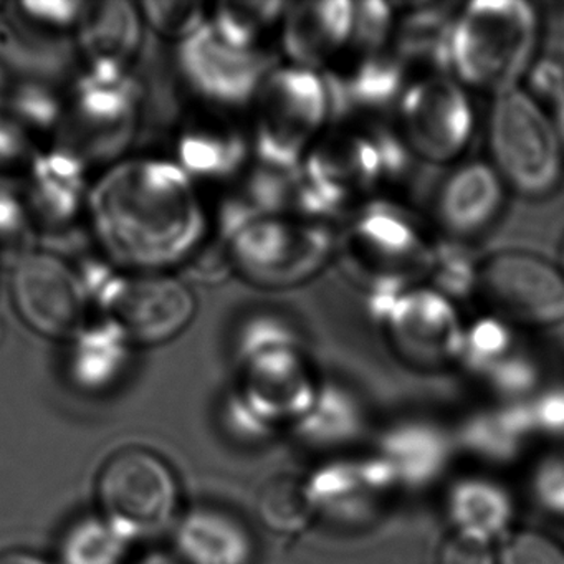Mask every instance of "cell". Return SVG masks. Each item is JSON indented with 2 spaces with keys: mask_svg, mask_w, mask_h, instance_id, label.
I'll use <instances>...</instances> for the list:
<instances>
[{
  "mask_svg": "<svg viewBox=\"0 0 564 564\" xmlns=\"http://www.w3.org/2000/svg\"><path fill=\"white\" fill-rule=\"evenodd\" d=\"M88 232L118 269L174 272L213 236V220L173 158L127 156L95 174Z\"/></svg>",
  "mask_w": 564,
  "mask_h": 564,
  "instance_id": "6da1fadb",
  "label": "cell"
},
{
  "mask_svg": "<svg viewBox=\"0 0 564 564\" xmlns=\"http://www.w3.org/2000/svg\"><path fill=\"white\" fill-rule=\"evenodd\" d=\"M540 18L523 0H475L455 12L448 70L465 90L501 97L533 67Z\"/></svg>",
  "mask_w": 564,
  "mask_h": 564,
  "instance_id": "7a4b0ae2",
  "label": "cell"
},
{
  "mask_svg": "<svg viewBox=\"0 0 564 564\" xmlns=\"http://www.w3.org/2000/svg\"><path fill=\"white\" fill-rule=\"evenodd\" d=\"M141 115L143 94L131 72L80 67L64 87L52 147L77 158L91 174L101 173L130 156Z\"/></svg>",
  "mask_w": 564,
  "mask_h": 564,
  "instance_id": "3957f363",
  "label": "cell"
},
{
  "mask_svg": "<svg viewBox=\"0 0 564 564\" xmlns=\"http://www.w3.org/2000/svg\"><path fill=\"white\" fill-rule=\"evenodd\" d=\"M219 239L234 275L267 290L305 285L338 252V236L328 223L292 216L253 217Z\"/></svg>",
  "mask_w": 564,
  "mask_h": 564,
  "instance_id": "277c9868",
  "label": "cell"
},
{
  "mask_svg": "<svg viewBox=\"0 0 564 564\" xmlns=\"http://www.w3.org/2000/svg\"><path fill=\"white\" fill-rule=\"evenodd\" d=\"M250 111L252 160L279 170L302 166L333 120L323 74L293 65L270 72Z\"/></svg>",
  "mask_w": 564,
  "mask_h": 564,
  "instance_id": "5b68a950",
  "label": "cell"
},
{
  "mask_svg": "<svg viewBox=\"0 0 564 564\" xmlns=\"http://www.w3.org/2000/svg\"><path fill=\"white\" fill-rule=\"evenodd\" d=\"M435 240L409 210L391 200L362 204L338 236L346 269L371 290L422 285L434 262Z\"/></svg>",
  "mask_w": 564,
  "mask_h": 564,
  "instance_id": "8992f818",
  "label": "cell"
},
{
  "mask_svg": "<svg viewBox=\"0 0 564 564\" xmlns=\"http://www.w3.org/2000/svg\"><path fill=\"white\" fill-rule=\"evenodd\" d=\"M488 150L505 186L527 199L551 196L563 180L564 150L556 128L524 88L494 98Z\"/></svg>",
  "mask_w": 564,
  "mask_h": 564,
  "instance_id": "52a82bcc",
  "label": "cell"
},
{
  "mask_svg": "<svg viewBox=\"0 0 564 564\" xmlns=\"http://www.w3.org/2000/svg\"><path fill=\"white\" fill-rule=\"evenodd\" d=\"M104 517L128 543L163 533L180 510V485L167 462L131 447L108 458L97 480Z\"/></svg>",
  "mask_w": 564,
  "mask_h": 564,
  "instance_id": "ba28073f",
  "label": "cell"
},
{
  "mask_svg": "<svg viewBox=\"0 0 564 564\" xmlns=\"http://www.w3.org/2000/svg\"><path fill=\"white\" fill-rule=\"evenodd\" d=\"M94 312L131 345L161 346L186 332L197 302L189 282L174 272L118 269L95 300Z\"/></svg>",
  "mask_w": 564,
  "mask_h": 564,
  "instance_id": "9c48e42d",
  "label": "cell"
},
{
  "mask_svg": "<svg viewBox=\"0 0 564 564\" xmlns=\"http://www.w3.org/2000/svg\"><path fill=\"white\" fill-rule=\"evenodd\" d=\"M94 174L61 148L39 151L18 191L39 247L72 256L88 232V203Z\"/></svg>",
  "mask_w": 564,
  "mask_h": 564,
  "instance_id": "30bf717a",
  "label": "cell"
},
{
  "mask_svg": "<svg viewBox=\"0 0 564 564\" xmlns=\"http://www.w3.org/2000/svg\"><path fill=\"white\" fill-rule=\"evenodd\" d=\"M366 310L399 355L424 366L460 356L465 325L457 306L429 285L371 290Z\"/></svg>",
  "mask_w": 564,
  "mask_h": 564,
  "instance_id": "8fae6325",
  "label": "cell"
},
{
  "mask_svg": "<svg viewBox=\"0 0 564 564\" xmlns=\"http://www.w3.org/2000/svg\"><path fill=\"white\" fill-rule=\"evenodd\" d=\"M176 65L184 85L204 108L230 111L252 107L276 62L267 51L237 47L206 24L176 45Z\"/></svg>",
  "mask_w": 564,
  "mask_h": 564,
  "instance_id": "7c38bea8",
  "label": "cell"
},
{
  "mask_svg": "<svg viewBox=\"0 0 564 564\" xmlns=\"http://www.w3.org/2000/svg\"><path fill=\"white\" fill-rule=\"evenodd\" d=\"M11 300L22 323L45 338L68 341L95 315L74 262L45 247L12 267Z\"/></svg>",
  "mask_w": 564,
  "mask_h": 564,
  "instance_id": "4fadbf2b",
  "label": "cell"
},
{
  "mask_svg": "<svg viewBox=\"0 0 564 564\" xmlns=\"http://www.w3.org/2000/svg\"><path fill=\"white\" fill-rule=\"evenodd\" d=\"M398 133L425 163H455L475 134V110L468 90L451 75L415 78L399 100Z\"/></svg>",
  "mask_w": 564,
  "mask_h": 564,
  "instance_id": "5bb4252c",
  "label": "cell"
},
{
  "mask_svg": "<svg viewBox=\"0 0 564 564\" xmlns=\"http://www.w3.org/2000/svg\"><path fill=\"white\" fill-rule=\"evenodd\" d=\"M475 295L511 326L564 322L563 270L527 250H500L480 260Z\"/></svg>",
  "mask_w": 564,
  "mask_h": 564,
  "instance_id": "9a60e30c",
  "label": "cell"
},
{
  "mask_svg": "<svg viewBox=\"0 0 564 564\" xmlns=\"http://www.w3.org/2000/svg\"><path fill=\"white\" fill-rule=\"evenodd\" d=\"M226 115L203 108L183 121L174 138L173 160L199 187L234 183L252 163L249 137Z\"/></svg>",
  "mask_w": 564,
  "mask_h": 564,
  "instance_id": "2e32d148",
  "label": "cell"
},
{
  "mask_svg": "<svg viewBox=\"0 0 564 564\" xmlns=\"http://www.w3.org/2000/svg\"><path fill=\"white\" fill-rule=\"evenodd\" d=\"M355 2L326 0L290 4L280 25V45L289 65L306 70H332L351 44Z\"/></svg>",
  "mask_w": 564,
  "mask_h": 564,
  "instance_id": "e0dca14e",
  "label": "cell"
},
{
  "mask_svg": "<svg viewBox=\"0 0 564 564\" xmlns=\"http://www.w3.org/2000/svg\"><path fill=\"white\" fill-rule=\"evenodd\" d=\"M507 191L490 163L468 161L442 181L434 199L435 220L447 239L464 243L497 223Z\"/></svg>",
  "mask_w": 564,
  "mask_h": 564,
  "instance_id": "ac0fdd59",
  "label": "cell"
},
{
  "mask_svg": "<svg viewBox=\"0 0 564 564\" xmlns=\"http://www.w3.org/2000/svg\"><path fill=\"white\" fill-rule=\"evenodd\" d=\"M140 4L84 2L74 31V52L80 67L130 72L144 41Z\"/></svg>",
  "mask_w": 564,
  "mask_h": 564,
  "instance_id": "d6986e66",
  "label": "cell"
},
{
  "mask_svg": "<svg viewBox=\"0 0 564 564\" xmlns=\"http://www.w3.org/2000/svg\"><path fill=\"white\" fill-rule=\"evenodd\" d=\"M323 77L332 98L333 120H349L355 115L398 108L402 94L411 84L391 51L341 62Z\"/></svg>",
  "mask_w": 564,
  "mask_h": 564,
  "instance_id": "ffe728a7",
  "label": "cell"
},
{
  "mask_svg": "<svg viewBox=\"0 0 564 564\" xmlns=\"http://www.w3.org/2000/svg\"><path fill=\"white\" fill-rule=\"evenodd\" d=\"M130 339L108 319L94 315L67 341L65 368L78 391L100 394L115 388L130 366Z\"/></svg>",
  "mask_w": 564,
  "mask_h": 564,
  "instance_id": "44dd1931",
  "label": "cell"
},
{
  "mask_svg": "<svg viewBox=\"0 0 564 564\" xmlns=\"http://www.w3.org/2000/svg\"><path fill=\"white\" fill-rule=\"evenodd\" d=\"M174 550L181 564H250L253 541L232 514L197 507L177 523Z\"/></svg>",
  "mask_w": 564,
  "mask_h": 564,
  "instance_id": "7402d4cb",
  "label": "cell"
},
{
  "mask_svg": "<svg viewBox=\"0 0 564 564\" xmlns=\"http://www.w3.org/2000/svg\"><path fill=\"white\" fill-rule=\"evenodd\" d=\"M448 511L458 534L490 543L510 523L511 501L494 481L468 478L455 485Z\"/></svg>",
  "mask_w": 564,
  "mask_h": 564,
  "instance_id": "603a6c76",
  "label": "cell"
},
{
  "mask_svg": "<svg viewBox=\"0 0 564 564\" xmlns=\"http://www.w3.org/2000/svg\"><path fill=\"white\" fill-rule=\"evenodd\" d=\"M290 4L285 2H224L209 6V24L230 44L265 51L263 39L279 29Z\"/></svg>",
  "mask_w": 564,
  "mask_h": 564,
  "instance_id": "cb8c5ba5",
  "label": "cell"
},
{
  "mask_svg": "<svg viewBox=\"0 0 564 564\" xmlns=\"http://www.w3.org/2000/svg\"><path fill=\"white\" fill-rule=\"evenodd\" d=\"M128 543L104 517L75 521L61 543L62 564H123Z\"/></svg>",
  "mask_w": 564,
  "mask_h": 564,
  "instance_id": "d4e9b609",
  "label": "cell"
},
{
  "mask_svg": "<svg viewBox=\"0 0 564 564\" xmlns=\"http://www.w3.org/2000/svg\"><path fill=\"white\" fill-rule=\"evenodd\" d=\"M478 267L464 243L457 240H435L434 262L429 273V286L455 303L477 293Z\"/></svg>",
  "mask_w": 564,
  "mask_h": 564,
  "instance_id": "484cf974",
  "label": "cell"
},
{
  "mask_svg": "<svg viewBox=\"0 0 564 564\" xmlns=\"http://www.w3.org/2000/svg\"><path fill=\"white\" fill-rule=\"evenodd\" d=\"M517 335L513 326L497 316H481L465 326L460 359L471 371L484 375L491 366L514 351Z\"/></svg>",
  "mask_w": 564,
  "mask_h": 564,
  "instance_id": "4316f807",
  "label": "cell"
},
{
  "mask_svg": "<svg viewBox=\"0 0 564 564\" xmlns=\"http://www.w3.org/2000/svg\"><path fill=\"white\" fill-rule=\"evenodd\" d=\"M395 24H398V14L392 11L391 4L375 2V0L358 2V4L355 2L351 44L341 62L371 57L389 51Z\"/></svg>",
  "mask_w": 564,
  "mask_h": 564,
  "instance_id": "83f0119b",
  "label": "cell"
},
{
  "mask_svg": "<svg viewBox=\"0 0 564 564\" xmlns=\"http://www.w3.org/2000/svg\"><path fill=\"white\" fill-rule=\"evenodd\" d=\"M39 239L18 187L0 183V265L14 267L37 249Z\"/></svg>",
  "mask_w": 564,
  "mask_h": 564,
  "instance_id": "f1b7e54d",
  "label": "cell"
},
{
  "mask_svg": "<svg viewBox=\"0 0 564 564\" xmlns=\"http://www.w3.org/2000/svg\"><path fill=\"white\" fill-rule=\"evenodd\" d=\"M392 464L408 480H425L437 470L442 460V447L435 435L417 429L395 432L388 444Z\"/></svg>",
  "mask_w": 564,
  "mask_h": 564,
  "instance_id": "f546056e",
  "label": "cell"
},
{
  "mask_svg": "<svg viewBox=\"0 0 564 564\" xmlns=\"http://www.w3.org/2000/svg\"><path fill=\"white\" fill-rule=\"evenodd\" d=\"M147 28L153 29L161 37L181 44L199 31L209 19V6L197 2H143L140 4Z\"/></svg>",
  "mask_w": 564,
  "mask_h": 564,
  "instance_id": "4dcf8cb0",
  "label": "cell"
},
{
  "mask_svg": "<svg viewBox=\"0 0 564 564\" xmlns=\"http://www.w3.org/2000/svg\"><path fill=\"white\" fill-rule=\"evenodd\" d=\"M500 564H564V550L546 534L521 531L505 544Z\"/></svg>",
  "mask_w": 564,
  "mask_h": 564,
  "instance_id": "1f68e13d",
  "label": "cell"
},
{
  "mask_svg": "<svg viewBox=\"0 0 564 564\" xmlns=\"http://www.w3.org/2000/svg\"><path fill=\"white\" fill-rule=\"evenodd\" d=\"M528 94L538 104L556 105L564 97V67L556 61L534 62L527 75Z\"/></svg>",
  "mask_w": 564,
  "mask_h": 564,
  "instance_id": "d6a6232c",
  "label": "cell"
},
{
  "mask_svg": "<svg viewBox=\"0 0 564 564\" xmlns=\"http://www.w3.org/2000/svg\"><path fill=\"white\" fill-rule=\"evenodd\" d=\"M536 495L547 511L564 517V455L541 465L536 475Z\"/></svg>",
  "mask_w": 564,
  "mask_h": 564,
  "instance_id": "836d02e7",
  "label": "cell"
},
{
  "mask_svg": "<svg viewBox=\"0 0 564 564\" xmlns=\"http://www.w3.org/2000/svg\"><path fill=\"white\" fill-rule=\"evenodd\" d=\"M438 564H495V556L490 543L457 533L445 541Z\"/></svg>",
  "mask_w": 564,
  "mask_h": 564,
  "instance_id": "e575fe53",
  "label": "cell"
},
{
  "mask_svg": "<svg viewBox=\"0 0 564 564\" xmlns=\"http://www.w3.org/2000/svg\"><path fill=\"white\" fill-rule=\"evenodd\" d=\"M533 411L534 424L551 434L564 435V388L541 395Z\"/></svg>",
  "mask_w": 564,
  "mask_h": 564,
  "instance_id": "d590c367",
  "label": "cell"
},
{
  "mask_svg": "<svg viewBox=\"0 0 564 564\" xmlns=\"http://www.w3.org/2000/svg\"><path fill=\"white\" fill-rule=\"evenodd\" d=\"M0 564H48L42 557L31 553H6L0 554Z\"/></svg>",
  "mask_w": 564,
  "mask_h": 564,
  "instance_id": "8d00e7d4",
  "label": "cell"
},
{
  "mask_svg": "<svg viewBox=\"0 0 564 564\" xmlns=\"http://www.w3.org/2000/svg\"><path fill=\"white\" fill-rule=\"evenodd\" d=\"M137 564H181L177 561L176 556H171V554L160 553V551H154V553L147 554V556L141 557Z\"/></svg>",
  "mask_w": 564,
  "mask_h": 564,
  "instance_id": "74e56055",
  "label": "cell"
},
{
  "mask_svg": "<svg viewBox=\"0 0 564 564\" xmlns=\"http://www.w3.org/2000/svg\"><path fill=\"white\" fill-rule=\"evenodd\" d=\"M554 117L553 124L556 128L557 138H560L561 144L564 150V97L554 105Z\"/></svg>",
  "mask_w": 564,
  "mask_h": 564,
  "instance_id": "f35d334b",
  "label": "cell"
},
{
  "mask_svg": "<svg viewBox=\"0 0 564 564\" xmlns=\"http://www.w3.org/2000/svg\"><path fill=\"white\" fill-rule=\"evenodd\" d=\"M6 84V72L4 68L0 67V91H2V88H4Z\"/></svg>",
  "mask_w": 564,
  "mask_h": 564,
  "instance_id": "ab89813d",
  "label": "cell"
},
{
  "mask_svg": "<svg viewBox=\"0 0 564 564\" xmlns=\"http://www.w3.org/2000/svg\"><path fill=\"white\" fill-rule=\"evenodd\" d=\"M561 270H563V273H564V246H563V252H561Z\"/></svg>",
  "mask_w": 564,
  "mask_h": 564,
  "instance_id": "60d3db41",
  "label": "cell"
}]
</instances>
